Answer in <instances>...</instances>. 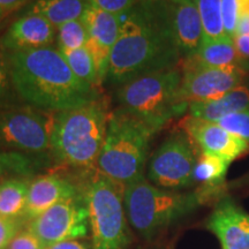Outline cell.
<instances>
[{
    "mask_svg": "<svg viewBox=\"0 0 249 249\" xmlns=\"http://www.w3.org/2000/svg\"><path fill=\"white\" fill-rule=\"evenodd\" d=\"M57 28L45 18L27 13L12 24L2 38V44L12 52L51 46Z\"/></svg>",
    "mask_w": 249,
    "mask_h": 249,
    "instance_id": "16",
    "label": "cell"
},
{
    "mask_svg": "<svg viewBox=\"0 0 249 249\" xmlns=\"http://www.w3.org/2000/svg\"><path fill=\"white\" fill-rule=\"evenodd\" d=\"M230 164L218 156L201 152L194 169V181L209 188L223 186Z\"/></svg>",
    "mask_w": 249,
    "mask_h": 249,
    "instance_id": "22",
    "label": "cell"
},
{
    "mask_svg": "<svg viewBox=\"0 0 249 249\" xmlns=\"http://www.w3.org/2000/svg\"><path fill=\"white\" fill-rule=\"evenodd\" d=\"M240 15L239 0H222V18L225 36L234 38Z\"/></svg>",
    "mask_w": 249,
    "mask_h": 249,
    "instance_id": "28",
    "label": "cell"
},
{
    "mask_svg": "<svg viewBox=\"0 0 249 249\" xmlns=\"http://www.w3.org/2000/svg\"><path fill=\"white\" fill-rule=\"evenodd\" d=\"M55 113L38 107L0 111V149L40 154L52 147Z\"/></svg>",
    "mask_w": 249,
    "mask_h": 249,
    "instance_id": "8",
    "label": "cell"
},
{
    "mask_svg": "<svg viewBox=\"0 0 249 249\" xmlns=\"http://www.w3.org/2000/svg\"><path fill=\"white\" fill-rule=\"evenodd\" d=\"M203 27L204 39L225 36L222 18V0H194Z\"/></svg>",
    "mask_w": 249,
    "mask_h": 249,
    "instance_id": "24",
    "label": "cell"
},
{
    "mask_svg": "<svg viewBox=\"0 0 249 249\" xmlns=\"http://www.w3.org/2000/svg\"><path fill=\"white\" fill-rule=\"evenodd\" d=\"M57 43L58 50L62 51H71L83 46L88 43V31L83 23L82 18L73 20L70 22L61 24L57 28Z\"/></svg>",
    "mask_w": 249,
    "mask_h": 249,
    "instance_id": "25",
    "label": "cell"
},
{
    "mask_svg": "<svg viewBox=\"0 0 249 249\" xmlns=\"http://www.w3.org/2000/svg\"><path fill=\"white\" fill-rule=\"evenodd\" d=\"M154 134L148 124L121 107L112 112L96 163L98 173L124 188L144 178L149 142Z\"/></svg>",
    "mask_w": 249,
    "mask_h": 249,
    "instance_id": "3",
    "label": "cell"
},
{
    "mask_svg": "<svg viewBox=\"0 0 249 249\" xmlns=\"http://www.w3.org/2000/svg\"><path fill=\"white\" fill-rule=\"evenodd\" d=\"M81 18L88 31L87 48L91 52L102 83L107 76L111 51L119 37L121 18L89 6Z\"/></svg>",
    "mask_w": 249,
    "mask_h": 249,
    "instance_id": "13",
    "label": "cell"
},
{
    "mask_svg": "<svg viewBox=\"0 0 249 249\" xmlns=\"http://www.w3.org/2000/svg\"><path fill=\"white\" fill-rule=\"evenodd\" d=\"M75 186L54 174L42 176L29 183L26 216L34 219L59 202L77 196Z\"/></svg>",
    "mask_w": 249,
    "mask_h": 249,
    "instance_id": "17",
    "label": "cell"
},
{
    "mask_svg": "<svg viewBox=\"0 0 249 249\" xmlns=\"http://www.w3.org/2000/svg\"><path fill=\"white\" fill-rule=\"evenodd\" d=\"M89 218L83 197L66 198L30 220L28 230L37 236L44 249L65 240L87 234Z\"/></svg>",
    "mask_w": 249,
    "mask_h": 249,
    "instance_id": "10",
    "label": "cell"
},
{
    "mask_svg": "<svg viewBox=\"0 0 249 249\" xmlns=\"http://www.w3.org/2000/svg\"><path fill=\"white\" fill-rule=\"evenodd\" d=\"M247 108H249V87L244 83L217 101L192 103L189 104L188 111L193 117L216 123L227 114L247 110Z\"/></svg>",
    "mask_w": 249,
    "mask_h": 249,
    "instance_id": "19",
    "label": "cell"
},
{
    "mask_svg": "<svg viewBox=\"0 0 249 249\" xmlns=\"http://www.w3.org/2000/svg\"><path fill=\"white\" fill-rule=\"evenodd\" d=\"M171 29L181 58L192 57L204 39L201 18L194 0L167 2Z\"/></svg>",
    "mask_w": 249,
    "mask_h": 249,
    "instance_id": "15",
    "label": "cell"
},
{
    "mask_svg": "<svg viewBox=\"0 0 249 249\" xmlns=\"http://www.w3.org/2000/svg\"><path fill=\"white\" fill-rule=\"evenodd\" d=\"M234 46L246 71H249V35H236L233 38Z\"/></svg>",
    "mask_w": 249,
    "mask_h": 249,
    "instance_id": "32",
    "label": "cell"
},
{
    "mask_svg": "<svg viewBox=\"0 0 249 249\" xmlns=\"http://www.w3.org/2000/svg\"><path fill=\"white\" fill-rule=\"evenodd\" d=\"M90 6L88 0H36L28 13L45 18L55 28L79 20Z\"/></svg>",
    "mask_w": 249,
    "mask_h": 249,
    "instance_id": "20",
    "label": "cell"
},
{
    "mask_svg": "<svg viewBox=\"0 0 249 249\" xmlns=\"http://www.w3.org/2000/svg\"><path fill=\"white\" fill-rule=\"evenodd\" d=\"M181 76V70L174 67L127 81L117 93L121 108L157 133L171 119L188 110V105L179 97Z\"/></svg>",
    "mask_w": 249,
    "mask_h": 249,
    "instance_id": "5",
    "label": "cell"
},
{
    "mask_svg": "<svg viewBox=\"0 0 249 249\" xmlns=\"http://www.w3.org/2000/svg\"><path fill=\"white\" fill-rule=\"evenodd\" d=\"M127 219L143 238L150 239L201 204L196 193H180L151 185L144 178L124 188Z\"/></svg>",
    "mask_w": 249,
    "mask_h": 249,
    "instance_id": "6",
    "label": "cell"
},
{
    "mask_svg": "<svg viewBox=\"0 0 249 249\" xmlns=\"http://www.w3.org/2000/svg\"><path fill=\"white\" fill-rule=\"evenodd\" d=\"M207 227L222 249H249V213L232 198L224 196L208 218Z\"/></svg>",
    "mask_w": 249,
    "mask_h": 249,
    "instance_id": "14",
    "label": "cell"
},
{
    "mask_svg": "<svg viewBox=\"0 0 249 249\" xmlns=\"http://www.w3.org/2000/svg\"><path fill=\"white\" fill-rule=\"evenodd\" d=\"M180 101L189 107L192 103L213 102L244 85L248 71L244 68H211L183 61L181 67Z\"/></svg>",
    "mask_w": 249,
    "mask_h": 249,
    "instance_id": "11",
    "label": "cell"
},
{
    "mask_svg": "<svg viewBox=\"0 0 249 249\" xmlns=\"http://www.w3.org/2000/svg\"><path fill=\"white\" fill-rule=\"evenodd\" d=\"M6 249H44L37 236L29 230L20 231Z\"/></svg>",
    "mask_w": 249,
    "mask_h": 249,
    "instance_id": "31",
    "label": "cell"
},
{
    "mask_svg": "<svg viewBox=\"0 0 249 249\" xmlns=\"http://www.w3.org/2000/svg\"><path fill=\"white\" fill-rule=\"evenodd\" d=\"M121 18L120 34L108 60L107 79L123 83L177 67L181 54L171 29L167 2L138 1Z\"/></svg>",
    "mask_w": 249,
    "mask_h": 249,
    "instance_id": "1",
    "label": "cell"
},
{
    "mask_svg": "<svg viewBox=\"0 0 249 249\" xmlns=\"http://www.w3.org/2000/svg\"><path fill=\"white\" fill-rule=\"evenodd\" d=\"M124 196V187L101 173L87 185L83 200L88 211L92 249H124L129 245Z\"/></svg>",
    "mask_w": 249,
    "mask_h": 249,
    "instance_id": "7",
    "label": "cell"
},
{
    "mask_svg": "<svg viewBox=\"0 0 249 249\" xmlns=\"http://www.w3.org/2000/svg\"><path fill=\"white\" fill-rule=\"evenodd\" d=\"M7 13H8V12H6V11H4V9L0 8V22H1V20L5 18V15Z\"/></svg>",
    "mask_w": 249,
    "mask_h": 249,
    "instance_id": "37",
    "label": "cell"
},
{
    "mask_svg": "<svg viewBox=\"0 0 249 249\" xmlns=\"http://www.w3.org/2000/svg\"><path fill=\"white\" fill-rule=\"evenodd\" d=\"M139 1H149V2H180L182 0H139Z\"/></svg>",
    "mask_w": 249,
    "mask_h": 249,
    "instance_id": "36",
    "label": "cell"
},
{
    "mask_svg": "<svg viewBox=\"0 0 249 249\" xmlns=\"http://www.w3.org/2000/svg\"><path fill=\"white\" fill-rule=\"evenodd\" d=\"M216 123L226 132L249 143V108L227 114Z\"/></svg>",
    "mask_w": 249,
    "mask_h": 249,
    "instance_id": "26",
    "label": "cell"
},
{
    "mask_svg": "<svg viewBox=\"0 0 249 249\" xmlns=\"http://www.w3.org/2000/svg\"><path fill=\"white\" fill-rule=\"evenodd\" d=\"M108 113L98 101L55 113L52 147L55 157L75 167L91 169L107 135Z\"/></svg>",
    "mask_w": 249,
    "mask_h": 249,
    "instance_id": "4",
    "label": "cell"
},
{
    "mask_svg": "<svg viewBox=\"0 0 249 249\" xmlns=\"http://www.w3.org/2000/svg\"><path fill=\"white\" fill-rule=\"evenodd\" d=\"M88 1L92 7L118 17H123L138 4L139 0H88Z\"/></svg>",
    "mask_w": 249,
    "mask_h": 249,
    "instance_id": "29",
    "label": "cell"
},
{
    "mask_svg": "<svg viewBox=\"0 0 249 249\" xmlns=\"http://www.w3.org/2000/svg\"><path fill=\"white\" fill-rule=\"evenodd\" d=\"M183 61L192 62L198 66L222 68V70L244 68L241 59L236 52L233 38L227 36L216 39H203L197 51L192 57L183 59Z\"/></svg>",
    "mask_w": 249,
    "mask_h": 249,
    "instance_id": "18",
    "label": "cell"
},
{
    "mask_svg": "<svg viewBox=\"0 0 249 249\" xmlns=\"http://www.w3.org/2000/svg\"><path fill=\"white\" fill-rule=\"evenodd\" d=\"M9 81H11V74H9L8 58L0 51V99L7 90Z\"/></svg>",
    "mask_w": 249,
    "mask_h": 249,
    "instance_id": "33",
    "label": "cell"
},
{
    "mask_svg": "<svg viewBox=\"0 0 249 249\" xmlns=\"http://www.w3.org/2000/svg\"><path fill=\"white\" fill-rule=\"evenodd\" d=\"M45 249H88L86 244H83L82 241L76 240H65L61 242H57V244L49 246Z\"/></svg>",
    "mask_w": 249,
    "mask_h": 249,
    "instance_id": "34",
    "label": "cell"
},
{
    "mask_svg": "<svg viewBox=\"0 0 249 249\" xmlns=\"http://www.w3.org/2000/svg\"><path fill=\"white\" fill-rule=\"evenodd\" d=\"M198 156L195 144L185 133L171 135L156 150L149 163V179L165 189H180L194 183V169Z\"/></svg>",
    "mask_w": 249,
    "mask_h": 249,
    "instance_id": "9",
    "label": "cell"
},
{
    "mask_svg": "<svg viewBox=\"0 0 249 249\" xmlns=\"http://www.w3.org/2000/svg\"><path fill=\"white\" fill-rule=\"evenodd\" d=\"M26 1L27 0H0V8L6 12H11L22 6Z\"/></svg>",
    "mask_w": 249,
    "mask_h": 249,
    "instance_id": "35",
    "label": "cell"
},
{
    "mask_svg": "<svg viewBox=\"0 0 249 249\" xmlns=\"http://www.w3.org/2000/svg\"><path fill=\"white\" fill-rule=\"evenodd\" d=\"M21 231V223L18 219H8L0 217V249H6L14 236Z\"/></svg>",
    "mask_w": 249,
    "mask_h": 249,
    "instance_id": "30",
    "label": "cell"
},
{
    "mask_svg": "<svg viewBox=\"0 0 249 249\" xmlns=\"http://www.w3.org/2000/svg\"><path fill=\"white\" fill-rule=\"evenodd\" d=\"M8 61L15 91L35 107L60 112L98 99L97 89L71 71L58 49L15 51Z\"/></svg>",
    "mask_w": 249,
    "mask_h": 249,
    "instance_id": "2",
    "label": "cell"
},
{
    "mask_svg": "<svg viewBox=\"0 0 249 249\" xmlns=\"http://www.w3.org/2000/svg\"><path fill=\"white\" fill-rule=\"evenodd\" d=\"M61 54L66 59L71 71L80 80L85 81L86 83H88L95 89L98 88L101 82L98 80L92 54L87 46L71 50V51H62Z\"/></svg>",
    "mask_w": 249,
    "mask_h": 249,
    "instance_id": "23",
    "label": "cell"
},
{
    "mask_svg": "<svg viewBox=\"0 0 249 249\" xmlns=\"http://www.w3.org/2000/svg\"><path fill=\"white\" fill-rule=\"evenodd\" d=\"M31 165L33 161L18 152L0 150V176L9 172L26 173L31 169Z\"/></svg>",
    "mask_w": 249,
    "mask_h": 249,
    "instance_id": "27",
    "label": "cell"
},
{
    "mask_svg": "<svg viewBox=\"0 0 249 249\" xmlns=\"http://www.w3.org/2000/svg\"><path fill=\"white\" fill-rule=\"evenodd\" d=\"M29 182L22 178L5 180L0 185V217L18 219L24 216Z\"/></svg>",
    "mask_w": 249,
    "mask_h": 249,
    "instance_id": "21",
    "label": "cell"
},
{
    "mask_svg": "<svg viewBox=\"0 0 249 249\" xmlns=\"http://www.w3.org/2000/svg\"><path fill=\"white\" fill-rule=\"evenodd\" d=\"M180 128L201 149L202 152L211 154L232 163L249 152V143L236 138L217 123L208 121L189 114L180 121Z\"/></svg>",
    "mask_w": 249,
    "mask_h": 249,
    "instance_id": "12",
    "label": "cell"
}]
</instances>
